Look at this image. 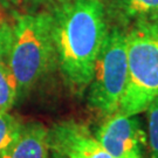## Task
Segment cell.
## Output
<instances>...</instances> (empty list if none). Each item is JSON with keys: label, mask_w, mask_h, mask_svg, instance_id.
<instances>
[{"label": "cell", "mask_w": 158, "mask_h": 158, "mask_svg": "<svg viewBox=\"0 0 158 158\" xmlns=\"http://www.w3.org/2000/svg\"><path fill=\"white\" fill-rule=\"evenodd\" d=\"M48 10L53 18L57 69L66 87L81 96L93 77L111 25V11L106 0H66Z\"/></svg>", "instance_id": "obj_1"}, {"label": "cell", "mask_w": 158, "mask_h": 158, "mask_svg": "<svg viewBox=\"0 0 158 158\" xmlns=\"http://www.w3.org/2000/svg\"><path fill=\"white\" fill-rule=\"evenodd\" d=\"M7 67L17 82L18 101L39 87L57 69L49 10L15 12Z\"/></svg>", "instance_id": "obj_2"}, {"label": "cell", "mask_w": 158, "mask_h": 158, "mask_svg": "<svg viewBox=\"0 0 158 158\" xmlns=\"http://www.w3.org/2000/svg\"><path fill=\"white\" fill-rule=\"evenodd\" d=\"M128 76L118 110L138 115L158 97V21H136L127 33Z\"/></svg>", "instance_id": "obj_3"}, {"label": "cell", "mask_w": 158, "mask_h": 158, "mask_svg": "<svg viewBox=\"0 0 158 158\" xmlns=\"http://www.w3.org/2000/svg\"><path fill=\"white\" fill-rule=\"evenodd\" d=\"M128 26L122 23L110 28L96 59L93 77L87 88V104L102 115L117 111L128 76L127 61Z\"/></svg>", "instance_id": "obj_4"}, {"label": "cell", "mask_w": 158, "mask_h": 158, "mask_svg": "<svg viewBox=\"0 0 158 158\" xmlns=\"http://www.w3.org/2000/svg\"><path fill=\"white\" fill-rule=\"evenodd\" d=\"M94 135L114 158H144L147 134L137 115H106Z\"/></svg>", "instance_id": "obj_5"}, {"label": "cell", "mask_w": 158, "mask_h": 158, "mask_svg": "<svg viewBox=\"0 0 158 158\" xmlns=\"http://www.w3.org/2000/svg\"><path fill=\"white\" fill-rule=\"evenodd\" d=\"M49 147L64 158H114L89 127L75 119H64L52 125Z\"/></svg>", "instance_id": "obj_6"}, {"label": "cell", "mask_w": 158, "mask_h": 158, "mask_svg": "<svg viewBox=\"0 0 158 158\" xmlns=\"http://www.w3.org/2000/svg\"><path fill=\"white\" fill-rule=\"evenodd\" d=\"M49 129L41 122L23 123L21 132L0 158H49Z\"/></svg>", "instance_id": "obj_7"}, {"label": "cell", "mask_w": 158, "mask_h": 158, "mask_svg": "<svg viewBox=\"0 0 158 158\" xmlns=\"http://www.w3.org/2000/svg\"><path fill=\"white\" fill-rule=\"evenodd\" d=\"M115 14L127 26L136 21H158V0H116Z\"/></svg>", "instance_id": "obj_8"}, {"label": "cell", "mask_w": 158, "mask_h": 158, "mask_svg": "<svg viewBox=\"0 0 158 158\" xmlns=\"http://www.w3.org/2000/svg\"><path fill=\"white\" fill-rule=\"evenodd\" d=\"M17 102V82L7 67V63H0V111L8 113Z\"/></svg>", "instance_id": "obj_9"}, {"label": "cell", "mask_w": 158, "mask_h": 158, "mask_svg": "<svg viewBox=\"0 0 158 158\" xmlns=\"http://www.w3.org/2000/svg\"><path fill=\"white\" fill-rule=\"evenodd\" d=\"M23 123L14 115L0 111V152L11 145L17 139Z\"/></svg>", "instance_id": "obj_10"}, {"label": "cell", "mask_w": 158, "mask_h": 158, "mask_svg": "<svg viewBox=\"0 0 158 158\" xmlns=\"http://www.w3.org/2000/svg\"><path fill=\"white\" fill-rule=\"evenodd\" d=\"M147 145L150 158H158V97L147 108Z\"/></svg>", "instance_id": "obj_11"}, {"label": "cell", "mask_w": 158, "mask_h": 158, "mask_svg": "<svg viewBox=\"0 0 158 158\" xmlns=\"http://www.w3.org/2000/svg\"><path fill=\"white\" fill-rule=\"evenodd\" d=\"M13 38V27L10 23L0 19V63H7Z\"/></svg>", "instance_id": "obj_12"}, {"label": "cell", "mask_w": 158, "mask_h": 158, "mask_svg": "<svg viewBox=\"0 0 158 158\" xmlns=\"http://www.w3.org/2000/svg\"><path fill=\"white\" fill-rule=\"evenodd\" d=\"M14 1V10L15 8H21L25 12L38 11L40 6L49 5L51 7V0H13Z\"/></svg>", "instance_id": "obj_13"}, {"label": "cell", "mask_w": 158, "mask_h": 158, "mask_svg": "<svg viewBox=\"0 0 158 158\" xmlns=\"http://www.w3.org/2000/svg\"><path fill=\"white\" fill-rule=\"evenodd\" d=\"M0 7L2 8H14V1L13 0H0Z\"/></svg>", "instance_id": "obj_14"}, {"label": "cell", "mask_w": 158, "mask_h": 158, "mask_svg": "<svg viewBox=\"0 0 158 158\" xmlns=\"http://www.w3.org/2000/svg\"><path fill=\"white\" fill-rule=\"evenodd\" d=\"M49 158H64L62 155H60V153L55 152V151H52L51 150V157Z\"/></svg>", "instance_id": "obj_15"}, {"label": "cell", "mask_w": 158, "mask_h": 158, "mask_svg": "<svg viewBox=\"0 0 158 158\" xmlns=\"http://www.w3.org/2000/svg\"><path fill=\"white\" fill-rule=\"evenodd\" d=\"M52 1V5H51V7L53 5H56V4H60V2H62V1H66V0H51Z\"/></svg>", "instance_id": "obj_16"}]
</instances>
